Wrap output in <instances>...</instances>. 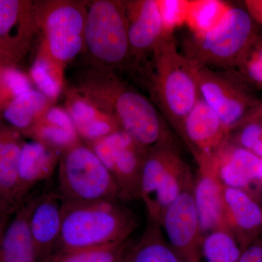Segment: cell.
<instances>
[{
	"mask_svg": "<svg viewBox=\"0 0 262 262\" xmlns=\"http://www.w3.org/2000/svg\"><path fill=\"white\" fill-rule=\"evenodd\" d=\"M149 76L154 104L179 136L183 122L201 97L194 67L179 49L173 31H166L155 46Z\"/></svg>",
	"mask_w": 262,
	"mask_h": 262,
	"instance_id": "6da1fadb",
	"label": "cell"
},
{
	"mask_svg": "<svg viewBox=\"0 0 262 262\" xmlns=\"http://www.w3.org/2000/svg\"><path fill=\"white\" fill-rule=\"evenodd\" d=\"M61 203V234L54 252L129 241L137 227L134 212L117 201L86 204Z\"/></svg>",
	"mask_w": 262,
	"mask_h": 262,
	"instance_id": "7a4b0ae2",
	"label": "cell"
},
{
	"mask_svg": "<svg viewBox=\"0 0 262 262\" xmlns=\"http://www.w3.org/2000/svg\"><path fill=\"white\" fill-rule=\"evenodd\" d=\"M261 34L247 10L229 6L212 28L204 32L189 33L184 38L182 53L199 67L235 70Z\"/></svg>",
	"mask_w": 262,
	"mask_h": 262,
	"instance_id": "3957f363",
	"label": "cell"
},
{
	"mask_svg": "<svg viewBox=\"0 0 262 262\" xmlns=\"http://www.w3.org/2000/svg\"><path fill=\"white\" fill-rule=\"evenodd\" d=\"M99 94L91 97L100 110L113 116L139 145L146 150L176 143L171 128L154 103L115 77L108 75L99 82Z\"/></svg>",
	"mask_w": 262,
	"mask_h": 262,
	"instance_id": "277c9868",
	"label": "cell"
},
{
	"mask_svg": "<svg viewBox=\"0 0 262 262\" xmlns=\"http://www.w3.org/2000/svg\"><path fill=\"white\" fill-rule=\"evenodd\" d=\"M58 195L63 203H96L121 198L115 179L89 145L62 151L58 163Z\"/></svg>",
	"mask_w": 262,
	"mask_h": 262,
	"instance_id": "5b68a950",
	"label": "cell"
},
{
	"mask_svg": "<svg viewBox=\"0 0 262 262\" xmlns=\"http://www.w3.org/2000/svg\"><path fill=\"white\" fill-rule=\"evenodd\" d=\"M192 175L176 143L149 150L143 165L140 186V199L145 205L147 219L160 224L164 212Z\"/></svg>",
	"mask_w": 262,
	"mask_h": 262,
	"instance_id": "8992f818",
	"label": "cell"
},
{
	"mask_svg": "<svg viewBox=\"0 0 262 262\" xmlns=\"http://www.w3.org/2000/svg\"><path fill=\"white\" fill-rule=\"evenodd\" d=\"M84 46L100 63L111 67L132 59L125 2L98 0L86 12Z\"/></svg>",
	"mask_w": 262,
	"mask_h": 262,
	"instance_id": "52a82bcc",
	"label": "cell"
},
{
	"mask_svg": "<svg viewBox=\"0 0 262 262\" xmlns=\"http://www.w3.org/2000/svg\"><path fill=\"white\" fill-rule=\"evenodd\" d=\"M192 65L202 99L219 115L229 133L261 102L257 92L237 71Z\"/></svg>",
	"mask_w": 262,
	"mask_h": 262,
	"instance_id": "ba28073f",
	"label": "cell"
},
{
	"mask_svg": "<svg viewBox=\"0 0 262 262\" xmlns=\"http://www.w3.org/2000/svg\"><path fill=\"white\" fill-rule=\"evenodd\" d=\"M36 13L42 26L50 58L57 65L72 61L84 46L86 12L81 3L52 2Z\"/></svg>",
	"mask_w": 262,
	"mask_h": 262,
	"instance_id": "9c48e42d",
	"label": "cell"
},
{
	"mask_svg": "<svg viewBox=\"0 0 262 262\" xmlns=\"http://www.w3.org/2000/svg\"><path fill=\"white\" fill-rule=\"evenodd\" d=\"M89 146L113 176L121 198H140L141 173L148 150L122 130Z\"/></svg>",
	"mask_w": 262,
	"mask_h": 262,
	"instance_id": "30bf717a",
	"label": "cell"
},
{
	"mask_svg": "<svg viewBox=\"0 0 262 262\" xmlns=\"http://www.w3.org/2000/svg\"><path fill=\"white\" fill-rule=\"evenodd\" d=\"M194 177L191 176L182 192L164 212L160 225L165 238L183 262H203V237L194 204Z\"/></svg>",
	"mask_w": 262,
	"mask_h": 262,
	"instance_id": "8fae6325",
	"label": "cell"
},
{
	"mask_svg": "<svg viewBox=\"0 0 262 262\" xmlns=\"http://www.w3.org/2000/svg\"><path fill=\"white\" fill-rule=\"evenodd\" d=\"M179 136L199 163L211 160L220 151L229 139V131L201 98L183 122Z\"/></svg>",
	"mask_w": 262,
	"mask_h": 262,
	"instance_id": "7c38bea8",
	"label": "cell"
},
{
	"mask_svg": "<svg viewBox=\"0 0 262 262\" xmlns=\"http://www.w3.org/2000/svg\"><path fill=\"white\" fill-rule=\"evenodd\" d=\"M196 165L193 195L200 228L204 237L216 230H228L226 225L225 186L215 173L211 159Z\"/></svg>",
	"mask_w": 262,
	"mask_h": 262,
	"instance_id": "4fadbf2b",
	"label": "cell"
},
{
	"mask_svg": "<svg viewBox=\"0 0 262 262\" xmlns=\"http://www.w3.org/2000/svg\"><path fill=\"white\" fill-rule=\"evenodd\" d=\"M131 56L139 60L152 54L166 29L160 1L125 2Z\"/></svg>",
	"mask_w": 262,
	"mask_h": 262,
	"instance_id": "5bb4252c",
	"label": "cell"
},
{
	"mask_svg": "<svg viewBox=\"0 0 262 262\" xmlns=\"http://www.w3.org/2000/svg\"><path fill=\"white\" fill-rule=\"evenodd\" d=\"M215 173L225 187L246 191L262 182V159L229 140L211 158Z\"/></svg>",
	"mask_w": 262,
	"mask_h": 262,
	"instance_id": "9a60e30c",
	"label": "cell"
},
{
	"mask_svg": "<svg viewBox=\"0 0 262 262\" xmlns=\"http://www.w3.org/2000/svg\"><path fill=\"white\" fill-rule=\"evenodd\" d=\"M226 225L244 251L262 229V208L242 189L225 187Z\"/></svg>",
	"mask_w": 262,
	"mask_h": 262,
	"instance_id": "2e32d148",
	"label": "cell"
},
{
	"mask_svg": "<svg viewBox=\"0 0 262 262\" xmlns=\"http://www.w3.org/2000/svg\"><path fill=\"white\" fill-rule=\"evenodd\" d=\"M61 198L56 191L37 196L30 219L29 229L34 246L44 262L54 252L61 230Z\"/></svg>",
	"mask_w": 262,
	"mask_h": 262,
	"instance_id": "e0dca14e",
	"label": "cell"
},
{
	"mask_svg": "<svg viewBox=\"0 0 262 262\" xmlns=\"http://www.w3.org/2000/svg\"><path fill=\"white\" fill-rule=\"evenodd\" d=\"M37 196L24 200L8 222L0 238V262H42L29 229Z\"/></svg>",
	"mask_w": 262,
	"mask_h": 262,
	"instance_id": "ac0fdd59",
	"label": "cell"
},
{
	"mask_svg": "<svg viewBox=\"0 0 262 262\" xmlns=\"http://www.w3.org/2000/svg\"><path fill=\"white\" fill-rule=\"evenodd\" d=\"M61 151L37 141L24 142L18 166V191L20 203L29 189L51 177L59 163Z\"/></svg>",
	"mask_w": 262,
	"mask_h": 262,
	"instance_id": "d6986e66",
	"label": "cell"
},
{
	"mask_svg": "<svg viewBox=\"0 0 262 262\" xmlns=\"http://www.w3.org/2000/svg\"><path fill=\"white\" fill-rule=\"evenodd\" d=\"M37 23L31 5L17 0H0V50L23 48Z\"/></svg>",
	"mask_w": 262,
	"mask_h": 262,
	"instance_id": "ffe728a7",
	"label": "cell"
},
{
	"mask_svg": "<svg viewBox=\"0 0 262 262\" xmlns=\"http://www.w3.org/2000/svg\"><path fill=\"white\" fill-rule=\"evenodd\" d=\"M24 142L20 134L0 123V192L17 209L20 206L18 191V166Z\"/></svg>",
	"mask_w": 262,
	"mask_h": 262,
	"instance_id": "44dd1931",
	"label": "cell"
},
{
	"mask_svg": "<svg viewBox=\"0 0 262 262\" xmlns=\"http://www.w3.org/2000/svg\"><path fill=\"white\" fill-rule=\"evenodd\" d=\"M124 262H183L169 245L160 224L147 219L137 244L129 248Z\"/></svg>",
	"mask_w": 262,
	"mask_h": 262,
	"instance_id": "7402d4cb",
	"label": "cell"
},
{
	"mask_svg": "<svg viewBox=\"0 0 262 262\" xmlns=\"http://www.w3.org/2000/svg\"><path fill=\"white\" fill-rule=\"evenodd\" d=\"M48 98L40 91L31 89L10 100L3 112L8 126L29 136L38 118L46 110Z\"/></svg>",
	"mask_w": 262,
	"mask_h": 262,
	"instance_id": "603a6c76",
	"label": "cell"
},
{
	"mask_svg": "<svg viewBox=\"0 0 262 262\" xmlns=\"http://www.w3.org/2000/svg\"><path fill=\"white\" fill-rule=\"evenodd\" d=\"M130 241L70 251H55L44 262H123Z\"/></svg>",
	"mask_w": 262,
	"mask_h": 262,
	"instance_id": "cb8c5ba5",
	"label": "cell"
},
{
	"mask_svg": "<svg viewBox=\"0 0 262 262\" xmlns=\"http://www.w3.org/2000/svg\"><path fill=\"white\" fill-rule=\"evenodd\" d=\"M242 253L237 239L226 229L215 231L203 237V262H238Z\"/></svg>",
	"mask_w": 262,
	"mask_h": 262,
	"instance_id": "d4e9b609",
	"label": "cell"
},
{
	"mask_svg": "<svg viewBox=\"0 0 262 262\" xmlns=\"http://www.w3.org/2000/svg\"><path fill=\"white\" fill-rule=\"evenodd\" d=\"M229 6L220 1H187L185 22L191 32H206L218 23Z\"/></svg>",
	"mask_w": 262,
	"mask_h": 262,
	"instance_id": "484cf974",
	"label": "cell"
},
{
	"mask_svg": "<svg viewBox=\"0 0 262 262\" xmlns=\"http://www.w3.org/2000/svg\"><path fill=\"white\" fill-rule=\"evenodd\" d=\"M29 136L34 141L62 151L80 143L78 133L75 128H68L38 118Z\"/></svg>",
	"mask_w": 262,
	"mask_h": 262,
	"instance_id": "4316f807",
	"label": "cell"
},
{
	"mask_svg": "<svg viewBox=\"0 0 262 262\" xmlns=\"http://www.w3.org/2000/svg\"><path fill=\"white\" fill-rule=\"evenodd\" d=\"M51 58H40L35 61L31 70L34 83L38 89L48 98L58 96L61 90V79L58 75V67Z\"/></svg>",
	"mask_w": 262,
	"mask_h": 262,
	"instance_id": "83f0119b",
	"label": "cell"
},
{
	"mask_svg": "<svg viewBox=\"0 0 262 262\" xmlns=\"http://www.w3.org/2000/svg\"><path fill=\"white\" fill-rule=\"evenodd\" d=\"M256 92H262V34L235 69Z\"/></svg>",
	"mask_w": 262,
	"mask_h": 262,
	"instance_id": "f1b7e54d",
	"label": "cell"
},
{
	"mask_svg": "<svg viewBox=\"0 0 262 262\" xmlns=\"http://www.w3.org/2000/svg\"><path fill=\"white\" fill-rule=\"evenodd\" d=\"M229 140L262 159V120L241 122L229 133Z\"/></svg>",
	"mask_w": 262,
	"mask_h": 262,
	"instance_id": "f546056e",
	"label": "cell"
},
{
	"mask_svg": "<svg viewBox=\"0 0 262 262\" xmlns=\"http://www.w3.org/2000/svg\"><path fill=\"white\" fill-rule=\"evenodd\" d=\"M68 110V114L77 133L107 114L102 110H98L94 103L82 98L72 100Z\"/></svg>",
	"mask_w": 262,
	"mask_h": 262,
	"instance_id": "4dcf8cb0",
	"label": "cell"
},
{
	"mask_svg": "<svg viewBox=\"0 0 262 262\" xmlns=\"http://www.w3.org/2000/svg\"><path fill=\"white\" fill-rule=\"evenodd\" d=\"M0 84L5 94L11 97V100L32 89L26 75L13 68L6 69L2 72Z\"/></svg>",
	"mask_w": 262,
	"mask_h": 262,
	"instance_id": "1f68e13d",
	"label": "cell"
},
{
	"mask_svg": "<svg viewBox=\"0 0 262 262\" xmlns=\"http://www.w3.org/2000/svg\"><path fill=\"white\" fill-rule=\"evenodd\" d=\"M238 262H262V243L250 245L243 251Z\"/></svg>",
	"mask_w": 262,
	"mask_h": 262,
	"instance_id": "d6a6232c",
	"label": "cell"
},
{
	"mask_svg": "<svg viewBox=\"0 0 262 262\" xmlns=\"http://www.w3.org/2000/svg\"><path fill=\"white\" fill-rule=\"evenodd\" d=\"M244 4L256 23L262 25V0H246Z\"/></svg>",
	"mask_w": 262,
	"mask_h": 262,
	"instance_id": "836d02e7",
	"label": "cell"
},
{
	"mask_svg": "<svg viewBox=\"0 0 262 262\" xmlns=\"http://www.w3.org/2000/svg\"><path fill=\"white\" fill-rule=\"evenodd\" d=\"M15 213V212H14ZM14 213H10V212H0V238L4 232L8 222L10 220V216L13 215Z\"/></svg>",
	"mask_w": 262,
	"mask_h": 262,
	"instance_id": "e575fe53",
	"label": "cell"
},
{
	"mask_svg": "<svg viewBox=\"0 0 262 262\" xmlns=\"http://www.w3.org/2000/svg\"><path fill=\"white\" fill-rule=\"evenodd\" d=\"M248 120H262V99L259 104L253 110L252 113L250 114V115L245 119L244 121Z\"/></svg>",
	"mask_w": 262,
	"mask_h": 262,
	"instance_id": "d590c367",
	"label": "cell"
},
{
	"mask_svg": "<svg viewBox=\"0 0 262 262\" xmlns=\"http://www.w3.org/2000/svg\"><path fill=\"white\" fill-rule=\"evenodd\" d=\"M15 211H16V209L10 206L8 202L3 196V194L0 192V212L14 213Z\"/></svg>",
	"mask_w": 262,
	"mask_h": 262,
	"instance_id": "8d00e7d4",
	"label": "cell"
},
{
	"mask_svg": "<svg viewBox=\"0 0 262 262\" xmlns=\"http://www.w3.org/2000/svg\"><path fill=\"white\" fill-rule=\"evenodd\" d=\"M123 262H124V261H123Z\"/></svg>",
	"mask_w": 262,
	"mask_h": 262,
	"instance_id": "74e56055",
	"label": "cell"
}]
</instances>
